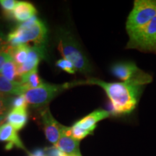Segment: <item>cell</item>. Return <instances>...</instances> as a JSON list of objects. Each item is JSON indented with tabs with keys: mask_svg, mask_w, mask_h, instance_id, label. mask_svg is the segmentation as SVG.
Listing matches in <instances>:
<instances>
[{
	"mask_svg": "<svg viewBox=\"0 0 156 156\" xmlns=\"http://www.w3.org/2000/svg\"><path fill=\"white\" fill-rule=\"evenodd\" d=\"M85 83L98 85L104 90L110 101L109 113L112 115H124L133 112L145 85L137 81L107 83L95 78L80 81V84Z\"/></svg>",
	"mask_w": 156,
	"mask_h": 156,
	"instance_id": "1",
	"label": "cell"
},
{
	"mask_svg": "<svg viewBox=\"0 0 156 156\" xmlns=\"http://www.w3.org/2000/svg\"><path fill=\"white\" fill-rule=\"evenodd\" d=\"M7 41L9 46H17L33 43L34 46H46L48 29L45 23L36 16L17 25L9 32Z\"/></svg>",
	"mask_w": 156,
	"mask_h": 156,
	"instance_id": "2",
	"label": "cell"
},
{
	"mask_svg": "<svg viewBox=\"0 0 156 156\" xmlns=\"http://www.w3.org/2000/svg\"><path fill=\"white\" fill-rule=\"evenodd\" d=\"M57 48L63 58L69 60L76 70L83 75H88L92 73V66L73 33L66 29H59L57 31Z\"/></svg>",
	"mask_w": 156,
	"mask_h": 156,
	"instance_id": "3",
	"label": "cell"
},
{
	"mask_svg": "<svg viewBox=\"0 0 156 156\" xmlns=\"http://www.w3.org/2000/svg\"><path fill=\"white\" fill-rule=\"evenodd\" d=\"M79 85L78 82H73L62 84V85H52L44 83L41 86L36 88L28 89L24 93L28 106L37 109L47 108L48 104L54 98L69 87Z\"/></svg>",
	"mask_w": 156,
	"mask_h": 156,
	"instance_id": "4",
	"label": "cell"
},
{
	"mask_svg": "<svg viewBox=\"0 0 156 156\" xmlns=\"http://www.w3.org/2000/svg\"><path fill=\"white\" fill-rule=\"evenodd\" d=\"M156 17V0H136L126 23L128 35L145 26Z\"/></svg>",
	"mask_w": 156,
	"mask_h": 156,
	"instance_id": "5",
	"label": "cell"
},
{
	"mask_svg": "<svg viewBox=\"0 0 156 156\" xmlns=\"http://www.w3.org/2000/svg\"><path fill=\"white\" fill-rule=\"evenodd\" d=\"M126 48L144 52H156V17L145 26L129 35Z\"/></svg>",
	"mask_w": 156,
	"mask_h": 156,
	"instance_id": "6",
	"label": "cell"
},
{
	"mask_svg": "<svg viewBox=\"0 0 156 156\" xmlns=\"http://www.w3.org/2000/svg\"><path fill=\"white\" fill-rule=\"evenodd\" d=\"M111 73L123 82L137 81L147 85L153 80L151 75L140 69L132 61L116 62L111 67Z\"/></svg>",
	"mask_w": 156,
	"mask_h": 156,
	"instance_id": "7",
	"label": "cell"
},
{
	"mask_svg": "<svg viewBox=\"0 0 156 156\" xmlns=\"http://www.w3.org/2000/svg\"><path fill=\"white\" fill-rule=\"evenodd\" d=\"M41 118L44 125L45 135L51 143L55 145L59 140L63 125L60 124L52 116L49 108L42 109L41 112Z\"/></svg>",
	"mask_w": 156,
	"mask_h": 156,
	"instance_id": "8",
	"label": "cell"
},
{
	"mask_svg": "<svg viewBox=\"0 0 156 156\" xmlns=\"http://www.w3.org/2000/svg\"><path fill=\"white\" fill-rule=\"evenodd\" d=\"M46 54V47L44 46H30L27 59L22 65L17 66V73L21 76L38 68L39 62L45 58Z\"/></svg>",
	"mask_w": 156,
	"mask_h": 156,
	"instance_id": "9",
	"label": "cell"
},
{
	"mask_svg": "<svg viewBox=\"0 0 156 156\" xmlns=\"http://www.w3.org/2000/svg\"><path fill=\"white\" fill-rule=\"evenodd\" d=\"M62 153L70 155L82 156L80 151V141L72 136L70 127L63 126L59 140L55 145Z\"/></svg>",
	"mask_w": 156,
	"mask_h": 156,
	"instance_id": "10",
	"label": "cell"
},
{
	"mask_svg": "<svg viewBox=\"0 0 156 156\" xmlns=\"http://www.w3.org/2000/svg\"><path fill=\"white\" fill-rule=\"evenodd\" d=\"M0 142L7 143L5 145L7 151H9L15 147L26 151L17 130L7 122L0 126Z\"/></svg>",
	"mask_w": 156,
	"mask_h": 156,
	"instance_id": "11",
	"label": "cell"
},
{
	"mask_svg": "<svg viewBox=\"0 0 156 156\" xmlns=\"http://www.w3.org/2000/svg\"><path fill=\"white\" fill-rule=\"evenodd\" d=\"M110 113L108 111L103 110V109H97L87 115L86 116L83 117L80 120L77 121L75 124L93 134V131L97 126V123L108 118L110 116Z\"/></svg>",
	"mask_w": 156,
	"mask_h": 156,
	"instance_id": "12",
	"label": "cell"
},
{
	"mask_svg": "<svg viewBox=\"0 0 156 156\" xmlns=\"http://www.w3.org/2000/svg\"><path fill=\"white\" fill-rule=\"evenodd\" d=\"M37 14L35 6L28 2H17L12 12V19L17 22L24 23L36 16Z\"/></svg>",
	"mask_w": 156,
	"mask_h": 156,
	"instance_id": "13",
	"label": "cell"
},
{
	"mask_svg": "<svg viewBox=\"0 0 156 156\" xmlns=\"http://www.w3.org/2000/svg\"><path fill=\"white\" fill-rule=\"evenodd\" d=\"M28 108H11L7 115L6 122L11 124L17 132L27 124L28 120Z\"/></svg>",
	"mask_w": 156,
	"mask_h": 156,
	"instance_id": "14",
	"label": "cell"
},
{
	"mask_svg": "<svg viewBox=\"0 0 156 156\" xmlns=\"http://www.w3.org/2000/svg\"><path fill=\"white\" fill-rule=\"evenodd\" d=\"M27 90L28 88L20 82L9 80L0 74V93L2 94L8 96H17L24 95Z\"/></svg>",
	"mask_w": 156,
	"mask_h": 156,
	"instance_id": "15",
	"label": "cell"
},
{
	"mask_svg": "<svg viewBox=\"0 0 156 156\" xmlns=\"http://www.w3.org/2000/svg\"><path fill=\"white\" fill-rule=\"evenodd\" d=\"M30 45H20L17 46H8V52L12 58L13 61L17 66H20L26 61Z\"/></svg>",
	"mask_w": 156,
	"mask_h": 156,
	"instance_id": "16",
	"label": "cell"
},
{
	"mask_svg": "<svg viewBox=\"0 0 156 156\" xmlns=\"http://www.w3.org/2000/svg\"><path fill=\"white\" fill-rule=\"evenodd\" d=\"M20 83L28 89L36 88L44 85V82L38 74V68L21 76Z\"/></svg>",
	"mask_w": 156,
	"mask_h": 156,
	"instance_id": "17",
	"label": "cell"
},
{
	"mask_svg": "<svg viewBox=\"0 0 156 156\" xmlns=\"http://www.w3.org/2000/svg\"><path fill=\"white\" fill-rule=\"evenodd\" d=\"M0 74L9 80L20 82L21 77L17 73V65L13 61L12 58L6 62Z\"/></svg>",
	"mask_w": 156,
	"mask_h": 156,
	"instance_id": "18",
	"label": "cell"
},
{
	"mask_svg": "<svg viewBox=\"0 0 156 156\" xmlns=\"http://www.w3.org/2000/svg\"><path fill=\"white\" fill-rule=\"evenodd\" d=\"M17 2L16 0H0V6L3 10V14L8 19H12V12Z\"/></svg>",
	"mask_w": 156,
	"mask_h": 156,
	"instance_id": "19",
	"label": "cell"
},
{
	"mask_svg": "<svg viewBox=\"0 0 156 156\" xmlns=\"http://www.w3.org/2000/svg\"><path fill=\"white\" fill-rule=\"evenodd\" d=\"M12 98L8 95H0V115L7 114L11 110Z\"/></svg>",
	"mask_w": 156,
	"mask_h": 156,
	"instance_id": "20",
	"label": "cell"
},
{
	"mask_svg": "<svg viewBox=\"0 0 156 156\" xmlns=\"http://www.w3.org/2000/svg\"><path fill=\"white\" fill-rule=\"evenodd\" d=\"M56 66L69 74H75L77 71L74 64L69 60L65 59V58H61V59L58 60L56 63Z\"/></svg>",
	"mask_w": 156,
	"mask_h": 156,
	"instance_id": "21",
	"label": "cell"
},
{
	"mask_svg": "<svg viewBox=\"0 0 156 156\" xmlns=\"http://www.w3.org/2000/svg\"><path fill=\"white\" fill-rule=\"evenodd\" d=\"M70 129H71L72 136H73L75 140H79V141H80L81 140L86 137V136L87 135H89V134H92L91 132L80 128V126L76 125L75 124H74L72 127H70Z\"/></svg>",
	"mask_w": 156,
	"mask_h": 156,
	"instance_id": "22",
	"label": "cell"
},
{
	"mask_svg": "<svg viewBox=\"0 0 156 156\" xmlns=\"http://www.w3.org/2000/svg\"><path fill=\"white\" fill-rule=\"evenodd\" d=\"M28 103H27L26 99L23 95H17V96L12 98V100L11 108H28Z\"/></svg>",
	"mask_w": 156,
	"mask_h": 156,
	"instance_id": "23",
	"label": "cell"
},
{
	"mask_svg": "<svg viewBox=\"0 0 156 156\" xmlns=\"http://www.w3.org/2000/svg\"><path fill=\"white\" fill-rule=\"evenodd\" d=\"M8 46L7 47L2 48V49H0V73H1L2 69L6 62L8 61L9 59L12 58V56L9 54L8 49H7Z\"/></svg>",
	"mask_w": 156,
	"mask_h": 156,
	"instance_id": "24",
	"label": "cell"
},
{
	"mask_svg": "<svg viewBox=\"0 0 156 156\" xmlns=\"http://www.w3.org/2000/svg\"><path fill=\"white\" fill-rule=\"evenodd\" d=\"M46 156H59L62 151H60L55 146L52 147H48L45 149Z\"/></svg>",
	"mask_w": 156,
	"mask_h": 156,
	"instance_id": "25",
	"label": "cell"
},
{
	"mask_svg": "<svg viewBox=\"0 0 156 156\" xmlns=\"http://www.w3.org/2000/svg\"><path fill=\"white\" fill-rule=\"evenodd\" d=\"M8 41H7V37L5 36L4 32L0 28V49L7 47L8 46Z\"/></svg>",
	"mask_w": 156,
	"mask_h": 156,
	"instance_id": "26",
	"label": "cell"
},
{
	"mask_svg": "<svg viewBox=\"0 0 156 156\" xmlns=\"http://www.w3.org/2000/svg\"><path fill=\"white\" fill-rule=\"evenodd\" d=\"M30 156H46L45 149L37 148V149L34 150V151L30 153Z\"/></svg>",
	"mask_w": 156,
	"mask_h": 156,
	"instance_id": "27",
	"label": "cell"
},
{
	"mask_svg": "<svg viewBox=\"0 0 156 156\" xmlns=\"http://www.w3.org/2000/svg\"><path fill=\"white\" fill-rule=\"evenodd\" d=\"M7 115H0V126L2 125L3 124H5L6 122V119H7Z\"/></svg>",
	"mask_w": 156,
	"mask_h": 156,
	"instance_id": "28",
	"label": "cell"
},
{
	"mask_svg": "<svg viewBox=\"0 0 156 156\" xmlns=\"http://www.w3.org/2000/svg\"><path fill=\"white\" fill-rule=\"evenodd\" d=\"M59 156H77V155H67V154L64 153H62V152Z\"/></svg>",
	"mask_w": 156,
	"mask_h": 156,
	"instance_id": "29",
	"label": "cell"
},
{
	"mask_svg": "<svg viewBox=\"0 0 156 156\" xmlns=\"http://www.w3.org/2000/svg\"><path fill=\"white\" fill-rule=\"evenodd\" d=\"M0 95H3V94H2L1 93H0Z\"/></svg>",
	"mask_w": 156,
	"mask_h": 156,
	"instance_id": "30",
	"label": "cell"
}]
</instances>
